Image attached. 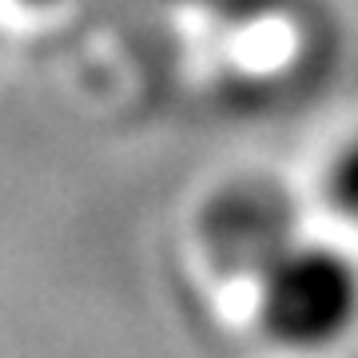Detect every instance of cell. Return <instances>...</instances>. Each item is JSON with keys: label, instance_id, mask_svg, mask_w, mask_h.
<instances>
[{"label": "cell", "instance_id": "obj_1", "mask_svg": "<svg viewBox=\"0 0 358 358\" xmlns=\"http://www.w3.org/2000/svg\"><path fill=\"white\" fill-rule=\"evenodd\" d=\"M358 319L355 259L327 243H294L259 287V322L282 346H327Z\"/></svg>", "mask_w": 358, "mask_h": 358}, {"label": "cell", "instance_id": "obj_2", "mask_svg": "<svg viewBox=\"0 0 358 358\" xmlns=\"http://www.w3.org/2000/svg\"><path fill=\"white\" fill-rule=\"evenodd\" d=\"M294 215L287 195L267 183H235L207 207V243L231 271H263L291 251Z\"/></svg>", "mask_w": 358, "mask_h": 358}, {"label": "cell", "instance_id": "obj_3", "mask_svg": "<svg viewBox=\"0 0 358 358\" xmlns=\"http://www.w3.org/2000/svg\"><path fill=\"white\" fill-rule=\"evenodd\" d=\"M327 195H331L334 211L346 219H358V136L334 155L331 176H327Z\"/></svg>", "mask_w": 358, "mask_h": 358}, {"label": "cell", "instance_id": "obj_4", "mask_svg": "<svg viewBox=\"0 0 358 358\" xmlns=\"http://www.w3.org/2000/svg\"><path fill=\"white\" fill-rule=\"evenodd\" d=\"M32 4H60V0H32Z\"/></svg>", "mask_w": 358, "mask_h": 358}]
</instances>
